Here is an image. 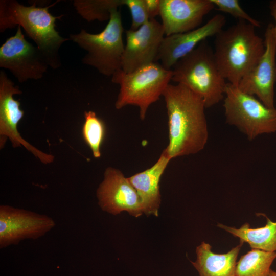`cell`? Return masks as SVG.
Wrapping results in <instances>:
<instances>
[{
	"mask_svg": "<svg viewBox=\"0 0 276 276\" xmlns=\"http://www.w3.org/2000/svg\"><path fill=\"white\" fill-rule=\"evenodd\" d=\"M124 5L128 7L131 15L130 30H136L149 21L145 0H125Z\"/></svg>",
	"mask_w": 276,
	"mask_h": 276,
	"instance_id": "23",
	"label": "cell"
},
{
	"mask_svg": "<svg viewBox=\"0 0 276 276\" xmlns=\"http://www.w3.org/2000/svg\"><path fill=\"white\" fill-rule=\"evenodd\" d=\"M211 1L219 11L229 14L239 20L246 21L255 27H260V22L246 13L240 5L238 0Z\"/></svg>",
	"mask_w": 276,
	"mask_h": 276,
	"instance_id": "22",
	"label": "cell"
},
{
	"mask_svg": "<svg viewBox=\"0 0 276 276\" xmlns=\"http://www.w3.org/2000/svg\"><path fill=\"white\" fill-rule=\"evenodd\" d=\"M46 7L36 6V3L26 6L15 0L0 1V32L20 26L32 39L46 58L50 67L57 69L61 65L59 50L70 39L62 37L55 29L56 21L63 15L54 16Z\"/></svg>",
	"mask_w": 276,
	"mask_h": 276,
	"instance_id": "2",
	"label": "cell"
},
{
	"mask_svg": "<svg viewBox=\"0 0 276 276\" xmlns=\"http://www.w3.org/2000/svg\"><path fill=\"white\" fill-rule=\"evenodd\" d=\"M225 17L218 14L203 25L192 31L165 36L162 42L156 62L165 68L172 70L181 58L192 51L202 41L215 36L223 29Z\"/></svg>",
	"mask_w": 276,
	"mask_h": 276,
	"instance_id": "14",
	"label": "cell"
},
{
	"mask_svg": "<svg viewBox=\"0 0 276 276\" xmlns=\"http://www.w3.org/2000/svg\"><path fill=\"white\" fill-rule=\"evenodd\" d=\"M268 276H276V271L271 269Z\"/></svg>",
	"mask_w": 276,
	"mask_h": 276,
	"instance_id": "26",
	"label": "cell"
},
{
	"mask_svg": "<svg viewBox=\"0 0 276 276\" xmlns=\"http://www.w3.org/2000/svg\"><path fill=\"white\" fill-rule=\"evenodd\" d=\"M73 5L84 19L90 22L94 20H109L111 10L125 5V0H76Z\"/></svg>",
	"mask_w": 276,
	"mask_h": 276,
	"instance_id": "20",
	"label": "cell"
},
{
	"mask_svg": "<svg viewBox=\"0 0 276 276\" xmlns=\"http://www.w3.org/2000/svg\"><path fill=\"white\" fill-rule=\"evenodd\" d=\"M0 67L9 70L23 83L29 79L42 78L50 66L39 49L26 39L18 26L14 35L0 47Z\"/></svg>",
	"mask_w": 276,
	"mask_h": 276,
	"instance_id": "8",
	"label": "cell"
},
{
	"mask_svg": "<svg viewBox=\"0 0 276 276\" xmlns=\"http://www.w3.org/2000/svg\"><path fill=\"white\" fill-rule=\"evenodd\" d=\"M265 50L255 66L242 78L238 87L243 92L257 97L265 106L274 108L276 82V42L273 24L267 26Z\"/></svg>",
	"mask_w": 276,
	"mask_h": 276,
	"instance_id": "11",
	"label": "cell"
},
{
	"mask_svg": "<svg viewBox=\"0 0 276 276\" xmlns=\"http://www.w3.org/2000/svg\"><path fill=\"white\" fill-rule=\"evenodd\" d=\"M162 96L168 119L169 143L164 150L167 156L171 159L202 150L209 134L203 99L177 83L169 84Z\"/></svg>",
	"mask_w": 276,
	"mask_h": 276,
	"instance_id": "1",
	"label": "cell"
},
{
	"mask_svg": "<svg viewBox=\"0 0 276 276\" xmlns=\"http://www.w3.org/2000/svg\"><path fill=\"white\" fill-rule=\"evenodd\" d=\"M172 71L171 81L186 86L199 96L206 108L224 98L226 80L217 66L214 50L206 40L179 60Z\"/></svg>",
	"mask_w": 276,
	"mask_h": 276,
	"instance_id": "4",
	"label": "cell"
},
{
	"mask_svg": "<svg viewBox=\"0 0 276 276\" xmlns=\"http://www.w3.org/2000/svg\"><path fill=\"white\" fill-rule=\"evenodd\" d=\"M243 243L240 242L226 254H217L202 242L196 249L197 259L192 262L200 276H236L237 259Z\"/></svg>",
	"mask_w": 276,
	"mask_h": 276,
	"instance_id": "17",
	"label": "cell"
},
{
	"mask_svg": "<svg viewBox=\"0 0 276 276\" xmlns=\"http://www.w3.org/2000/svg\"><path fill=\"white\" fill-rule=\"evenodd\" d=\"M149 19L160 15V0H145Z\"/></svg>",
	"mask_w": 276,
	"mask_h": 276,
	"instance_id": "24",
	"label": "cell"
},
{
	"mask_svg": "<svg viewBox=\"0 0 276 276\" xmlns=\"http://www.w3.org/2000/svg\"><path fill=\"white\" fill-rule=\"evenodd\" d=\"M84 119L82 128L83 139L89 147L94 157L100 158L101 146L106 134L105 125L93 111H85Z\"/></svg>",
	"mask_w": 276,
	"mask_h": 276,
	"instance_id": "21",
	"label": "cell"
},
{
	"mask_svg": "<svg viewBox=\"0 0 276 276\" xmlns=\"http://www.w3.org/2000/svg\"><path fill=\"white\" fill-rule=\"evenodd\" d=\"M125 34L121 68L124 72L131 73L156 62L165 35L162 23L155 18L149 19L136 30H126Z\"/></svg>",
	"mask_w": 276,
	"mask_h": 276,
	"instance_id": "12",
	"label": "cell"
},
{
	"mask_svg": "<svg viewBox=\"0 0 276 276\" xmlns=\"http://www.w3.org/2000/svg\"><path fill=\"white\" fill-rule=\"evenodd\" d=\"M255 28L246 21L238 20L215 35V59L229 83L238 86L264 53V40L256 34Z\"/></svg>",
	"mask_w": 276,
	"mask_h": 276,
	"instance_id": "3",
	"label": "cell"
},
{
	"mask_svg": "<svg viewBox=\"0 0 276 276\" xmlns=\"http://www.w3.org/2000/svg\"><path fill=\"white\" fill-rule=\"evenodd\" d=\"M22 94L19 87L8 78L4 71L0 72V147L5 146L9 139L13 147L24 146L44 164L53 162L54 157L37 149L20 135L17 125L23 118L24 111L20 109V102L13 96Z\"/></svg>",
	"mask_w": 276,
	"mask_h": 276,
	"instance_id": "10",
	"label": "cell"
},
{
	"mask_svg": "<svg viewBox=\"0 0 276 276\" xmlns=\"http://www.w3.org/2000/svg\"><path fill=\"white\" fill-rule=\"evenodd\" d=\"M123 32L121 12L114 8L102 32L91 34L82 29L79 33L70 34L69 39L86 51L82 59L83 64L94 67L104 76L112 77L122 68L125 48Z\"/></svg>",
	"mask_w": 276,
	"mask_h": 276,
	"instance_id": "6",
	"label": "cell"
},
{
	"mask_svg": "<svg viewBox=\"0 0 276 276\" xmlns=\"http://www.w3.org/2000/svg\"><path fill=\"white\" fill-rule=\"evenodd\" d=\"M172 77V70L164 68L157 62L131 73H125L122 69L117 71L111 77L112 82L120 86L116 108L120 109L128 105L137 106L140 118L144 120L148 108L159 99Z\"/></svg>",
	"mask_w": 276,
	"mask_h": 276,
	"instance_id": "5",
	"label": "cell"
},
{
	"mask_svg": "<svg viewBox=\"0 0 276 276\" xmlns=\"http://www.w3.org/2000/svg\"><path fill=\"white\" fill-rule=\"evenodd\" d=\"M96 195L100 207L108 213L117 215L126 211L135 217L144 213L137 192L128 178L117 169L109 167L105 169Z\"/></svg>",
	"mask_w": 276,
	"mask_h": 276,
	"instance_id": "13",
	"label": "cell"
},
{
	"mask_svg": "<svg viewBox=\"0 0 276 276\" xmlns=\"http://www.w3.org/2000/svg\"><path fill=\"white\" fill-rule=\"evenodd\" d=\"M224 96L226 122L236 126L249 140L276 132V108L267 107L255 96L229 83Z\"/></svg>",
	"mask_w": 276,
	"mask_h": 276,
	"instance_id": "7",
	"label": "cell"
},
{
	"mask_svg": "<svg viewBox=\"0 0 276 276\" xmlns=\"http://www.w3.org/2000/svg\"><path fill=\"white\" fill-rule=\"evenodd\" d=\"M166 36L195 29L215 7L211 0H160Z\"/></svg>",
	"mask_w": 276,
	"mask_h": 276,
	"instance_id": "15",
	"label": "cell"
},
{
	"mask_svg": "<svg viewBox=\"0 0 276 276\" xmlns=\"http://www.w3.org/2000/svg\"><path fill=\"white\" fill-rule=\"evenodd\" d=\"M267 221L263 227L252 228L245 223L240 228H236L222 224L218 226L240 239V242H246L252 249L268 252L276 251V222L272 221L266 217Z\"/></svg>",
	"mask_w": 276,
	"mask_h": 276,
	"instance_id": "18",
	"label": "cell"
},
{
	"mask_svg": "<svg viewBox=\"0 0 276 276\" xmlns=\"http://www.w3.org/2000/svg\"><path fill=\"white\" fill-rule=\"evenodd\" d=\"M170 160L163 150L151 167L128 178L140 197L143 213L148 215H158L161 200L159 181Z\"/></svg>",
	"mask_w": 276,
	"mask_h": 276,
	"instance_id": "16",
	"label": "cell"
},
{
	"mask_svg": "<svg viewBox=\"0 0 276 276\" xmlns=\"http://www.w3.org/2000/svg\"><path fill=\"white\" fill-rule=\"evenodd\" d=\"M276 251L251 249L237 262L236 276H268Z\"/></svg>",
	"mask_w": 276,
	"mask_h": 276,
	"instance_id": "19",
	"label": "cell"
},
{
	"mask_svg": "<svg viewBox=\"0 0 276 276\" xmlns=\"http://www.w3.org/2000/svg\"><path fill=\"white\" fill-rule=\"evenodd\" d=\"M54 220L42 215L14 208L0 206V248L17 245L26 239L39 238L55 226Z\"/></svg>",
	"mask_w": 276,
	"mask_h": 276,
	"instance_id": "9",
	"label": "cell"
},
{
	"mask_svg": "<svg viewBox=\"0 0 276 276\" xmlns=\"http://www.w3.org/2000/svg\"><path fill=\"white\" fill-rule=\"evenodd\" d=\"M269 9L271 15L273 17L275 21V24L273 25V34L276 42V0L270 2Z\"/></svg>",
	"mask_w": 276,
	"mask_h": 276,
	"instance_id": "25",
	"label": "cell"
}]
</instances>
